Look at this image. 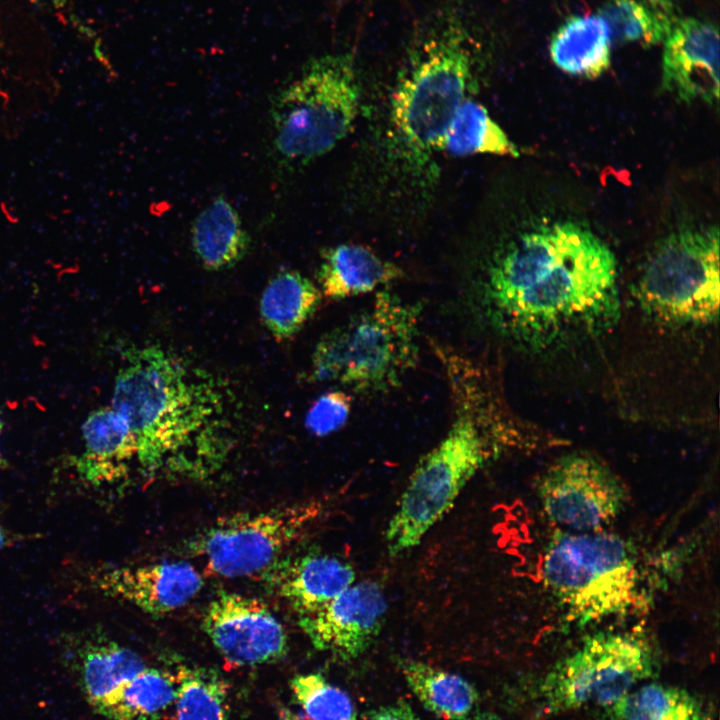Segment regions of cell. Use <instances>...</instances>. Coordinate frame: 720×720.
Returning <instances> with one entry per match:
<instances>
[{"instance_id":"1","label":"cell","mask_w":720,"mask_h":720,"mask_svg":"<svg viewBox=\"0 0 720 720\" xmlns=\"http://www.w3.org/2000/svg\"><path fill=\"white\" fill-rule=\"evenodd\" d=\"M470 298L482 322L504 340L533 352L562 347L616 323V260L577 224L545 226L499 250Z\"/></svg>"},{"instance_id":"2","label":"cell","mask_w":720,"mask_h":720,"mask_svg":"<svg viewBox=\"0 0 720 720\" xmlns=\"http://www.w3.org/2000/svg\"><path fill=\"white\" fill-rule=\"evenodd\" d=\"M111 407L128 421L148 474L183 466L190 453L210 457L229 424L214 380L157 345L126 351Z\"/></svg>"},{"instance_id":"3","label":"cell","mask_w":720,"mask_h":720,"mask_svg":"<svg viewBox=\"0 0 720 720\" xmlns=\"http://www.w3.org/2000/svg\"><path fill=\"white\" fill-rule=\"evenodd\" d=\"M449 383L453 421L443 439L419 460L402 492L385 531L391 556L418 545L488 459L521 440L523 424L504 407L491 382L459 377Z\"/></svg>"},{"instance_id":"4","label":"cell","mask_w":720,"mask_h":720,"mask_svg":"<svg viewBox=\"0 0 720 720\" xmlns=\"http://www.w3.org/2000/svg\"><path fill=\"white\" fill-rule=\"evenodd\" d=\"M422 306L390 291L377 292L372 303L324 334L312 354L309 377L335 382L358 393L400 386L415 368Z\"/></svg>"},{"instance_id":"5","label":"cell","mask_w":720,"mask_h":720,"mask_svg":"<svg viewBox=\"0 0 720 720\" xmlns=\"http://www.w3.org/2000/svg\"><path fill=\"white\" fill-rule=\"evenodd\" d=\"M470 36L444 15L419 36L392 95V122L405 148L442 151L448 126L471 79Z\"/></svg>"},{"instance_id":"6","label":"cell","mask_w":720,"mask_h":720,"mask_svg":"<svg viewBox=\"0 0 720 720\" xmlns=\"http://www.w3.org/2000/svg\"><path fill=\"white\" fill-rule=\"evenodd\" d=\"M360 84L349 53L312 59L270 101L273 148L285 165L306 164L333 149L351 130Z\"/></svg>"},{"instance_id":"7","label":"cell","mask_w":720,"mask_h":720,"mask_svg":"<svg viewBox=\"0 0 720 720\" xmlns=\"http://www.w3.org/2000/svg\"><path fill=\"white\" fill-rule=\"evenodd\" d=\"M542 574L547 588L578 624L627 613L641 601L635 551L615 534L557 533L545 548Z\"/></svg>"},{"instance_id":"8","label":"cell","mask_w":720,"mask_h":720,"mask_svg":"<svg viewBox=\"0 0 720 720\" xmlns=\"http://www.w3.org/2000/svg\"><path fill=\"white\" fill-rule=\"evenodd\" d=\"M719 233L684 229L662 240L634 286L641 309L669 325H704L719 312Z\"/></svg>"},{"instance_id":"9","label":"cell","mask_w":720,"mask_h":720,"mask_svg":"<svg viewBox=\"0 0 720 720\" xmlns=\"http://www.w3.org/2000/svg\"><path fill=\"white\" fill-rule=\"evenodd\" d=\"M655 672L652 647L639 631H599L547 672L538 696L550 713L607 708Z\"/></svg>"},{"instance_id":"10","label":"cell","mask_w":720,"mask_h":720,"mask_svg":"<svg viewBox=\"0 0 720 720\" xmlns=\"http://www.w3.org/2000/svg\"><path fill=\"white\" fill-rule=\"evenodd\" d=\"M315 502L226 518L208 529L195 551L222 577L263 574L319 515Z\"/></svg>"},{"instance_id":"11","label":"cell","mask_w":720,"mask_h":720,"mask_svg":"<svg viewBox=\"0 0 720 720\" xmlns=\"http://www.w3.org/2000/svg\"><path fill=\"white\" fill-rule=\"evenodd\" d=\"M537 492L547 518L572 532L600 531L622 512L627 498L617 476L584 453L556 460L540 477Z\"/></svg>"},{"instance_id":"12","label":"cell","mask_w":720,"mask_h":720,"mask_svg":"<svg viewBox=\"0 0 720 720\" xmlns=\"http://www.w3.org/2000/svg\"><path fill=\"white\" fill-rule=\"evenodd\" d=\"M202 629L231 666L273 663L287 653L283 625L264 602L254 597L218 594L204 611Z\"/></svg>"},{"instance_id":"13","label":"cell","mask_w":720,"mask_h":720,"mask_svg":"<svg viewBox=\"0 0 720 720\" xmlns=\"http://www.w3.org/2000/svg\"><path fill=\"white\" fill-rule=\"evenodd\" d=\"M386 610L382 588L365 580L352 584L317 611L299 617V626L315 648L351 660L375 640Z\"/></svg>"},{"instance_id":"14","label":"cell","mask_w":720,"mask_h":720,"mask_svg":"<svg viewBox=\"0 0 720 720\" xmlns=\"http://www.w3.org/2000/svg\"><path fill=\"white\" fill-rule=\"evenodd\" d=\"M662 88L679 100L713 103L719 96V33L705 20L680 19L665 39Z\"/></svg>"},{"instance_id":"15","label":"cell","mask_w":720,"mask_h":720,"mask_svg":"<svg viewBox=\"0 0 720 720\" xmlns=\"http://www.w3.org/2000/svg\"><path fill=\"white\" fill-rule=\"evenodd\" d=\"M103 593L151 615L167 614L190 602L203 578L187 562H161L105 569L94 577Z\"/></svg>"},{"instance_id":"16","label":"cell","mask_w":720,"mask_h":720,"mask_svg":"<svg viewBox=\"0 0 720 720\" xmlns=\"http://www.w3.org/2000/svg\"><path fill=\"white\" fill-rule=\"evenodd\" d=\"M264 573L270 590L299 617L317 611L337 597L354 584L356 576L350 564L320 554L279 559Z\"/></svg>"},{"instance_id":"17","label":"cell","mask_w":720,"mask_h":720,"mask_svg":"<svg viewBox=\"0 0 720 720\" xmlns=\"http://www.w3.org/2000/svg\"><path fill=\"white\" fill-rule=\"evenodd\" d=\"M84 449L74 461L80 478L101 486L120 480L137 459L135 436L124 416L113 407L92 411L82 425Z\"/></svg>"},{"instance_id":"18","label":"cell","mask_w":720,"mask_h":720,"mask_svg":"<svg viewBox=\"0 0 720 720\" xmlns=\"http://www.w3.org/2000/svg\"><path fill=\"white\" fill-rule=\"evenodd\" d=\"M402 276L400 267L354 243L326 249L317 272L321 294L333 300L370 293Z\"/></svg>"},{"instance_id":"19","label":"cell","mask_w":720,"mask_h":720,"mask_svg":"<svg viewBox=\"0 0 720 720\" xmlns=\"http://www.w3.org/2000/svg\"><path fill=\"white\" fill-rule=\"evenodd\" d=\"M192 248L202 266L211 271L233 267L247 254L250 237L234 206L216 197L195 218Z\"/></svg>"},{"instance_id":"20","label":"cell","mask_w":720,"mask_h":720,"mask_svg":"<svg viewBox=\"0 0 720 720\" xmlns=\"http://www.w3.org/2000/svg\"><path fill=\"white\" fill-rule=\"evenodd\" d=\"M611 43L609 28L599 15L572 16L553 34L549 51L562 71L594 78L610 65Z\"/></svg>"},{"instance_id":"21","label":"cell","mask_w":720,"mask_h":720,"mask_svg":"<svg viewBox=\"0 0 720 720\" xmlns=\"http://www.w3.org/2000/svg\"><path fill=\"white\" fill-rule=\"evenodd\" d=\"M322 294L307 277L293 270L281 271L266 285L260 315L277 340L295 335L317 310Z\"/></svg>"},{"instance_id":"22","label":"cell","mask_w":720,"mask_h":720,"mask_svg":"<svg viewBox=\"0 0 720 720\" xmlns=\"http://www.w3.org/2000/svg\"><path fill=\"white\" fill-rule=\"evenodd\" d=\"M599 16L612 42L642 46L665 41L681 19L675 0H604Z\"/></svg>"},{"instance_id":"23","label":"cell","mask_w":720,"mask_h":720,"mask_svg":"<svg viewBox=\"0 0 720 720\" xmlns=\"http://www.w3.org/2000/svg\"><path fill=\"white\" fill-rule=\"evenodd\" d=\"M144 668L135 651L113 641L86 642L77 659L80 687L94 710Z\"/></svg>"},{"instance_id":"24","label":"cell","mask_w":720,"mask_h":720,"mask_svg":"<svg viewBox=\"0 0 720 720\" xmlns=\"http://www.w3.org/2000/svg\"><path fill=\"white\" fill-rule=\"evenodd\" d=\"M404 678L422 705L446 720H472L479 694L463 677L418 661L402 665Z\"/></svg>"},{"instance_id":"25","label":"cell","mask_w":720,"mask_h":720,"mask_svg":"<svg viewBox=\"0 0 720 720\" xmlns=\"http://www.w3.org/2000/svg\"><path fill=\"white\" fill-rule=\"evenodd\" d=\"M175 696V674L144 668L95 711L110 720H156L173 704Z\"/></svg>"},{"instance_id":"26","label":"cell","mask_w":720,"mask_h":720,"mask_svg":"<svg viewBox=\"0 0 720 720\" xmlns=\"http://www.w3.org/2000/svg\"><path fill=\"white\" fill-rule=\"evenodd\" d=\"M605 709L612 720H710L695 696L659 683L632 689Z\"/></svg>"},{"instance_id":"27","label":"cell","mask_w":720,"mask_h":720,"mask_svg":"<svg viewBox=\"0 0 720 720\" xmlns=\"http://www.w3.org/2000/svg\"><path fill=\"white\" fill-rule=\"evenodd\" d=\"M442 151L453 156L519 155L514 143L485 107L471 98H465L457 108L446 131Z\"/></svg>"},{"instance_id":"28","label":"cell","mask_w":720,"mask_h":720,"mask_svg":"<svg viewBox=\"0 0 720 720\" xmlns=\"http://www.w3.org/2000/svg\"><path fill=\"white\" fill-rule=\"evenodd\" d=\"M171 720H229L228 683L206 668L178 667Z\"/></svg>"},{"instance_id":"29","label":"cell","mask_w":720,"mask_h":720,"mask_svg":"<svg viewBox=\"0 0 720 720\" xmlns=\"http://www.w3.org/2000/svg\"><path fill=\"white\" fill-rule=\"evenodd\" d=\"M290 687L308 720H356L349 696L320 674L297 675Z\"/></svg>"},{"instance_id":"30","label":"cell","mask_w":720,"mask_h":720,"mask_svg":"<svg viewBox=\"0 0 720 720\" xmlns=\"http://www.w3.org/2000/svg\"><path fill=\"white\" fill-rule=\"evenodd\" d=\"M352 410V397L341 391H328L319 396L308 409L305 427L314 436L324 437L340 430Z\"/></svg>"},{"instance_id":"31","label":"cell","mask_w":720,"mask_h":720,"mask_svg":"<svg viewBox=\"0 0 720 720\" xmlns=\"http://www.w3.org/2000/svg\"><path fill=\"white\" fill-rule=\"evenodd\" d=\"M34 3L39 4L42 7L48 8L50 11L55 12L61 16L62 21L70 24L75 29L80 31L82 34L88 37L92 36V31L84 25L81 20L78 19L77 15L72 11L69 0H31Z\"/></svg>"},{"instance_id":"32","label":"cell","mask_w":720,"mask_h":720,"mask_svg":"<svg viewBox=\"0 0 720 720\" xmlns=\"http://www.w3.org/2000/svg\"><path fill=\"white\" fill-rule=\"evenodd\" d=\"M368 720H420L411 707L403 702L382 706L369 715Z\"/></svg>"},{"instance_id":"33","label":"cell","mask_w":720,"mask_h":720,"mask_svg":"<svg viewBox=\"0 0 720 720\" xmlns=\"http://www.w3.org/2000/svg\"><path fill=\"white\" fill-rule=\"evenodd\" d=\"M281 720H308L306 717L294 714L292 711L285 710L281 712Z\"/></svg>"},{"instance_id":"34","label":"cell","mask_w":720,"mask_h":720,"mask_svg":"<svg viewBox=\"0 0 720 720\" xmlns=\"http://www.w3.org/2000/svg\"><path fill=\"white\" fill-rule=\"evenodd\" d=\"M473 720H503L501 717L493 713L476 714Z\"/></svg>"},{"instance_id":"35","label":"cell","mask_w":720,"mask_h":720,"mask_svg":"<svg viewBox=\"0 0 720 720\" xmlns=\"http://www.w3.org/2000/svg\"><path fill=\"white\" fill-rule=\"evenodd\" d=\"M8 543L7 534L0 526V550H2Z\"/></svg>"},{"instance_id":"36","label":"cell","mask_w":720,"mask_h":720,"mask_svg":"<svg viewBox=\"0 0 720 720\" xmlns=\"http://www.w3.org/2000/svg\"><path fill=\"white\" fill-rule=\"evenodd\" d=\"M2 465H4V460H3L2 456H1V453H0V467H1Z\"/></svg>"},{"instance_id":"37","label":"cell","mask_w":720,"mask_h":720,"mask_svg":"<svg viewBox=\"0 0 720 720\" xmlns=\"http://www.w3.org/2000/svg\"><path fill=\"white\" fill-rule=\"evenodd\" d=\"M2 427H3V424H2L1 421H0V433H1V431H2Z\"/></svg>"}]
</instances>
